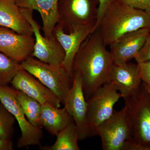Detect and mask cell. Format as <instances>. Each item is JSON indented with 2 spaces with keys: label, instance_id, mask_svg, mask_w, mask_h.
I'll return each mask as SVG.
<instances>
[{
  "label": "cell",
  "instance_id": "obj_17",
  "mask_svg": "<svg viewBox=\"0 0 150 150\" xmlns=\"http://www.w3.org/2000/svg\"><path fill=\"white\" fill-rule=\"evenodd\" d=\"M0 26L10 28L19 34L33 35L31 25L15 0H0Z\"/></svg>",
  "mask_w": 150,
  "mask_h": 150
},
{
  "label": "cell",
  "instance_id": "obj_24",
  "mask_svg": "<svg viewBox=\"0 0 150 150\" xmlns=\"http://www.w3.org/2000/svg\"><path fill=\"white\" fill-rule=\"evenodd\" d=\"M134 59L137 63L150 60V33Z\"/></svg>",
  "mask_w": 150,
  "mask_h": 150
},
{
  "label": "cell",
  "instance_id": "obj_26",
  "mask_svg": "<svg viewBox=\"0 0 150 150\" xmlns=\"http://www.w3.org/2000/svg\"><path fill=\"white\" fill-rule=\"evenodd\" d=\"M110 0H98L99 6H98V17L96 25V29L99 25L105 10L107 7L108 5L110 2Z\"/></svg>",
  "mask_w": 150,
  "mask_h": 150
},
{
  "label": "cell",
  "instance_id": "obj_15",
  "mask_svg": "<svg viewBox=\"0 0 150 150\" xmlns=\"http://www.w3.org/2000/svg\"><path fill=\"white\" fill-rule=\"evenodd\" d=\"M109 81L114 84L122 98L134 95L139 90L142 83L138 64L129 62L121 65L113 64Z\"/></svg>",
  "mask_w": 150,
  "mask_h": 150
},
{
  "label": "cell",
  "instance_id": "obj_19",
  "mask_svg": "<svg viewBox=\"0 0 150 150\" xmlns=\"http://www.w3.org/2000/svg\"><path fill=\"white\" fill-rule=\"evenodd\" d=\"M55 143L51 146L43 147L45 150H80L78 144L79 134L74 121L56 135Z\"/></svg>",
  "mask_w": 150,
  "mask_h": 150
},
{
  "label": "cell",
  "instance_id": "obj_11",
  "mask_svg": "<svg viewBox=\"0 0 150 150\" xmlns=\"http://www.w3.org/2000/svg\"><path fill=\"white\" fill-rule=\"evenodd\" d=\"M96 30V25H81L74 26L70 33H67L60 23H57L54 27L52 34L65 51L62 67L71 76L73 77V65L76 54L83 42Z\"/></svg>",
  "mask_w": 150,
  "mask_h": 150
},
{
  "label": "cell",
  "instance_id": "obj_3",
  "mask_svg": "<svg viewBox=\"0 0 150 150\" xmlns=\"http://www.w3.org/2000/svg\"><path fill=\"white\" fill-rule=\"evenodd\" d=\"M124 98L132 133L127 150H150V92L142 82L139 91Z\"/></svg>",
  "mask_w": 150,
  "mask_h": 150
},
{
  "label": "cell",
  "instance_id": "obj_5",
  "mask_svg": "<svg viewBox=\"0 0 150 150\" xmlns=\"http://www.w3.org/2000/svg\"><path fill=\"white\" fill-rule=\"evenodd\" d=\"M101 139L103 150H127L132 140V133L126 106L101 123L96 131Z\"/></svg>",
  "mask_w": 150,
  "mask_h": 150
},
{
  "label": "cell",
  "instance_id": "obj_1",
  "mask_svg": "<svg viewBox=\"0 0 150 150\" xmlns=\"http://www.w3.org/2000/svg\"><path fill=\"white\" fill-rule=\"evenodd\" d=\"M106 46L96 29L83 42L75 56L73 75L77 73L81 77L86 100L98 89L109 82L113 62Z\"/></svg>",
  "mask_w": 150,
  "mask_h": 150
},
{
  "label": "cell",
  "instance_id": "obj_13",
  "mask_svg": "<svg viewBox=\"0 0 150 150\" xmlns=\"http://www.w3.org/2000/svg\"><path fill=\"white\" fill-rule=\"evenodd\" d=\"M11 83L15 89L22 91L41 104L48 103L54 107H61L62 103L58 96L25 70H19Z\"/></svg>",
  "mask_w": 150,
  "mask_h": 150
},
{
  "label": "cell",
  "instance_id": "obj_16",
  "mask_svg": "<svg viewBox=\"0 0 150 150\" xmlns=\"http://www.w3.org/2000/svg\"><path fill=\"white\" fill-rule=\"evenodd\" d=\"M59 0H15L16 4L21 8L37 11L43 22L44 35L51 37L56 25L59 23L58 4Z\"/></svg>",
  "mask_w": 150,
  "mask_h": 150
},
{
  "label": "cell",
  "instance_id": "obj_25",
  "mask_svg": "<svg viewBox=\"0 0 150 150\" xmlns=\"http://www.w3.org/2000/svg\"><path fill=\"white\" fill-rule=\"evenodd\" d=\"M150 13V0H115Z\"/></svg>",
  "mask_w": 150,
  "mask_h": 150
},
{
  "label": "cell",
  "instance_id": "obj_10",
  "mask_svg": "<svg viewBox=\"0 0 150 150\" xmlns=\"http://www.w3.org/2000/svg\"><path fill=\"white\" fill-rule=\"evenodd\" d=\"M82 79L77 73L73 74L71 88L64 103L77 128L79 140L91 137L88 123V103L83 89Z\"/></svg>",
  "mask_w": 150,
  "mask_h": 150
},
{
  "label": "cell",
  "instance_id": "obj_23",
  "mask_svg": "<svg viewBox=\"0 0 150 150\" xmlns=\"http://www.w3.org/2000/svg\"><path fill=\"white\" fill-rule=\"evenodd\" d=\"M142 82L150 92V60L137 63Z\"/></svg>",
  "mask_w": 150,
  "mask_h": 150
},
{
  "label": "cell",
  "instance_id": "obj_6",
  "mask_svg": "<svg viewBox=\"0 0 150 150\" xmlns=\"http://www.w3.org/2000/svg\"><path fill=\"white\" fill-rule=\"evenodd\" d=\"M122 96L114 84L109 81L96 91L87 100L88 123L91 137L95 136L98 127L110 118L114 106Z\"/></svg>",
  "mask_w": 150,
  "mask_h": 150
},
{
  "label": "cell",
  "instance_id": "obj_22",
  "mask_svg": "<svg viewBox=\"0 0 150 150\" xmlns=\"http://www.w3.org/2000/svg\"><path fill=\"white\" fill-rule=\"evenodd\" d=\"M16 118L0 103V137L4 139H11L14 132Z\"/></svg>",
  "mask_w": 150,
  "mask_h": 150
},
{
  "label": "cell",
  "instance_id": "obj_2",
  "mask_svg": "<svg viewBox=\"0 0 150 150\" xmlns=\"http://www.w3.org/2000/svg\"><path fill=\"white\" fill-rule=\"evenodd\" d=\"M150 28V13L129 5L110 0L97 28L106 46L128 33Z\"/></svg>",
  "mask_w": 150,
  "mask_h": 150
},
{
  "label": "cell",
  "instance_id": "obj_27",
  "mask_svg": "<svg viewBox=\"0 0 150 150\" xmlns=\"http://www.w3.org/2000/svg\"><path fill=\"white\" fill-rule=\"evenodd\" d=\"M13 148L11 139H4L0 137V150H13Z\"/></svg>",
  "mask_w": 150,
  "mask_h": 150
},
{
  "label": "cell",
  "instance_id": "obj_20",
  "mask_svg": "<svg viewBox=\"0 0 150 150\" xmlns=\"http://www.w3.org/2000/svg\"><path fill=\"white\" fill-rule=\"evenodd\" d=\"M15 95L30 123L33 126L42 128L40 123L41 104L40 103L18 90L15 89Z\"/></svg>",
  "mask_w": 150,
  "mask_h": 150
},
{
  "label": "cell",
  "instance_id": "obj_8",
  "mask_svg": "<svg viewBox=\"0 0 150 150\" xmlns=\"http://www.w3.org/2000/svg\"><path fill=\"white\" fill-rule=\"evenodd\" d=\"M0 101L14 116L21 132L19 148L40 145L43 138L42 128L33 126L28 120L15 95V89L8 86H0Z\"/></svg>",
  "mask_w": 150,
  "mask_h": 150
},
{
  "label": "cell",
  "instance_id": "obj_21",
  "mask_svg": "<svg viewBox=\"0 0 150 150\" xmlns=\"http://www.w3.org/2000/svg\"><path fill=\"white\" fill-rule=\"evenodd\" d=\"M20 69V63L0 52V86H8Z\"/></svg>",
  "mask_w": 150,
  "mask_h": 150
},
{
  "label": "cell",
  "instance_id": "obj_4",
  "mask_svg": "<svg viewBox=\"0 0 150 150\" xmlns=\"http://www.w3.org/2000/svg\"><path fill=\"white\" fill-rule=\"evenodd\" d=\"M20 69L27 71L50 89L64 104L72 86L73 77L62 67L51 66L30 56L20 63Z\"/></svg>",
  "mask_w": 150,
  "mask_h": 150
},
{
  "label": "cell",
  "instance_id": "obj_14",
  "mask_svg": "<svg viewBox=\"0 0 150 150\" xmlns=\"http://www.w3.org/2000/svg\"><path fill=\"white\" fill-rule=\"evenodd\" d=\"M150 33V28H141L121 36L110 45L113 64H123L135 58Z\"/></svg>",
  "mask_w": 150,
  "mask_h": 150
},
{
  "label": "cell",
  "instance_id": "obj_12",
  "mask_svg": "<svg viewBox=\"0 0 150 150\" xmlns=\"http://www.w3.org/2000/svg\"><path fill=\"white\" fill-rule=\"evenodd\" d=\"M35 38L0 26V52L21 63L31 56Z\"/></svg>",
  "mask_w": 150,
  "mask_h": 150
},
{
  "label": "cell",
  "instance_id": "obj_7",
  "mask_svg": "<svg viewBox=\"0 0 150 150\" xmlns=\"http://www.w3.org/2000/svg\"><path fill=\"white\" fill-rule=\"evenodd\" d=\"M98 6V0H59L58 23L65 31L76 25H96Z\"/></svg>",
  "mask_w": 150,
  "mask_h": 150
},
{
  "label": "cell",
  "instance_id": "obj_18",
  "mask_svg": "<svg viewBox=\"0 0 150 150\" xmlns=\"http://www.w3.org/2000/svg\"><path fill=\"white\" fill-rule=\"evenodd\" d=\"M73 121L72 117L65 107L58 108L48 103L41 104L40 126L53 136H56Z\"/></svg>",
  "mask_w": 150,
  "mask_h": 150
},
{
  "label": "cell",
  "instance_id": "obj_9",
  "mask_svg": "<svg viewBox=\"0 0 150 150\" xmlns=\"http://www.w3.org/2000/svg\"><path fill=\"white\" fill-rule=\"evenodd\" d=\"M20 8L31 25L35 36V44L31 56L51 66L62 67L65 53L59 41L53 34L51 37H47L41 34V28L33 18V11L30 9Z\"/></svg>",
  "mask_w": 150,
  "mask_h": 150
}]
</instances>
